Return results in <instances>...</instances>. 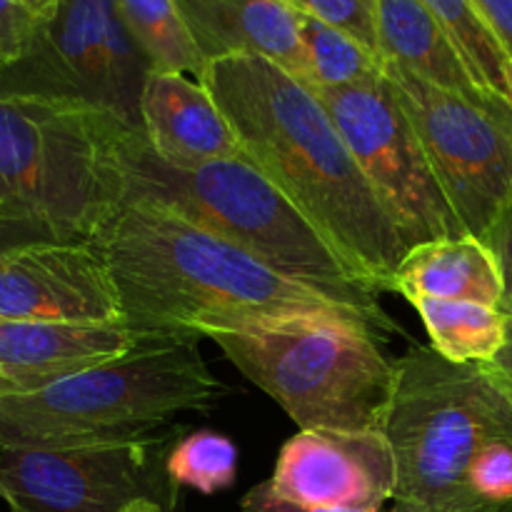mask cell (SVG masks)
<instances>
[{
	"instance_id": "6da1fadb",
	"label": "cell",
	"mask_w": 512,
	"mask_h": 512,
	"mask_svg": "<svg viewBox=\"0 0 512 512\" xmlns=\"http://www.w3.org/2000/svg\"><path fill=\"white\" fill-rule=\"evenodd\" d=\"M93 245L120 298L125 328L140 343L205 340L300 318H350L385 333L363 310L275 273L150 200L125 198Z\"/></svg>"
},
{
	"instance_id": "7a4b0ae2",
	"label": "cell",
	"mask_w": 512,
	"mask_h": 512,
	"mask_svg": "<svg viewBox=\"0 0 512 512\" xmlns=\"http://www.w3.org/2000/svg\"><path fill=\"white\" fill-rule=\"evenodd\" d=\"M200 83L233 125L245 160L338 248L368 288L390 290L410 245L318 95L263 55L208 60Z\"/></svg>"
},
{
	"instance_id": "3957f363",
	"label": "cell",
	"mask_w": 512,
	"mask_h": 512,
	"mask_svg": "<svg viewBox=\"0 0 512 512\" xmlns=\"http://www.w3.org/2000/svg\"><path fill=\"white\" fill-rule=\"evenodd\" d=\"M225 393L198 340H143L130 353L0 395V448H80L173 438L175 418Z\"/></svg>"
},
{
	"instance_id": "277c9868",
	"label": "cell",
	"mask_w": 512,
	"mask_h": 512,
	"mask_svg": "<svg viewBox=\"0 0 512 512\" xmlns=\"http://www.w3.org/2000/svg\"><path fill=\"white\" fill-rule=\"evenodd\" d=\"M173 210L198 228L238 245L275 273L335 295L398 333L353 265L255 168L250 160H215L198 168L165 165L143 133L128 148V195Z\"/></svg>"
},
{
	"instance_id": "5b68a950",
	"label": "cell",
	"mask_w": 512,
	"mask_h": 512,
	"mask_svg": "<svg viewBox=\"0 0 512 512\" xmlns=\"http://www.w3.org/2000/svg\"><path fill=\"white\" fill-rule=\"evenodd\" d=\"M143 130L105 110L0 98V200L93 243L128 195V148Z\"/></svg>"
},
{
	"instance_id": "8992f818",
	"label": "cell",
	"mask_w": 512,
	"mask_h": 512,
	"mask_svg": "<svg viewBox=\"0 0 512 512\" xmlns=\"http://www.w3.org/2000/svg\"><path fill=\"white\" fill-rule=\"evenodd\" d=\"M378 333L350 318H300L270 328L210 333V343L275 400L300 430L383 433L398 360Z\"/></svg>"
},
{
	"instance_id": "52a82bcc",
	"label": "cell",
	"mask_w": 512,
	"mask_h": 512,
	"mask_svg": "<svg viewBox=\"0 0 512 512\" xmlns=\"http://www.w3.org/2000/svg\"><path fill=\"white\" fill-rule=\"evenodd\" d=\"M512 428V385L493 365H458L430 345L398 360L385 438L395 455L393 503L468 512L465 473L493 435Z\"/></svg>"
},
{
	"instance_id": "ba28073f",
	"label": "cell",
	"mask_w": 512,
	"mask_h": 512,
	"mask_svg": "<svg viewBox=\"0 0 512 512\" xmlns=\"http://www.w3.org/2000/svg\"><path fill=\"white\" fill-rule=\"evenodd\" d=\"M148 58L118 0H58L30 48L0 68V98H33L105 110L135 130Z\"/></svg>"
},
{
	"instance_id": "9c48e42d",
	"label": "cell",
	"mask_w": 512,
	"mask_h": 512,
	"mask_svg": "<svg viewBox=\"0 0 512 512\" xmlns=\"http://www.w3.org/2000/svg\"><path fill=\"white\" fill-rule=\"evenodd\" d=\"M385 73L465 233L485 243L512 203V103L465 98L390 63Z\"/></svg>"
},
{
	"instance_id": "30bf717a",
	"label": "cell",
	"mask_w": 512,
	"mask_h": 512,
	"mask_svg": "<svg viewBox=\"0 0 512 512\" xmlns=\"http://www.w3.org/2000/svg\"><path fill=\"white\" fill-rule=\"evenodd\" d=\"M313 93L325 105L410 248L430 240L468 235L388 73L368 83L318 88Z\"/></svg>"
},
{
	"instance_id": "8fae6325",
	"label": "cell",
	"mask_w": 512,
	"mask_h": 512,
	"mask_svg": "<svg viewBox=\"0 0 512 512\" xmlns=\"http://www.w3.org/2000/svg\"><path fill=\"white\" fill-rule=\"evenodd\" d=\"M173 438L80 448H0V500L10 512H123L135 500L173 510L165 458Z\"/></svg>"
},
{
	"instance_id": "7c38bea8",
	"label": "cell",
	"mask_w": 512,
	"mask_h": 512,
	"mask_svg": "<svg viewBox=\"0 0 512 512\" xmlns=\"http://www.w3.org/2000/svg\"><path fill=\"white\" fill-rule=\"evenodd\" d=\"M268 483L308 508L378 512L395 500L398 468L378 430H298L280 448Z\"/></svg>"
},
{
	"instance_id": "4fadbf2b",
	"label": "cell",
	"mask_w": 512,
	"mask_h": 512,
	"mask_svg": "<svg viewBox=\"0 0 512 512\" xmlns=\"http://www.w3.org/2000/svg\"><path fill=\"white\" fill-rule=\"evenodd\" d=\"M0 318L123 323L120 298L93 243H45L0 260Z\"/></svg>"
},
{
	"instance_id": "5bb4252c",
	"label": "cell",
	"mask_w": 512,
	"mask_h": 512,
	"mask_svg": "<svg viewBox=\"0 0 512 512\" xmlns=\"http://www.w3.org/2000/svg\"><path fill=\"white\" fill-rule=\"evenodd\" d=\"M125 323H35L0 318V395L28 393L138 348Z\"/></svg>"
},
{
	"instance_id": "9a60e30c",
	"label": "cell",
	"mask_w": 512,
	"mask_h": 512,
	"mask_svg": "<svg viewBox=\"0 0 512 512\" xmlns=\"http://www.w3.org/2000/svg\"><path fill=\"white\" fill-rule=\"evenodd\" d=\"M140 128L150 150L173 168L245 158L233 125L200 80L150 73L140 98Z\"/></svg>"
},
{
	"instance_id": "2e32d148",
	"label": "cell",
	"mask_w": 512,
	"mask_h": 512,
	"mask_svg": "<svg viewBox=\"0 0 512 512\" xmlns=\"http://www.w3.org/2000/svg\"><path fill=\"white\" fill-rule=\"evenodd\" d=\"M205 60L263 55L305 85L300 10L290 0H175Z\"/></svg>"
},
{
	"instance_id": "e0dca14e",
	"label": "cell",
	"mask_w": 512,
	"mask_h": 512,
	"mask_svg": "<svg viewBox=\"0 0 512 512\" xmlns=\"http://www.w3.org/2000/svg\"><path fill=\"white\" fill-rule=\"evenodd\" d=\"M373 10L385 63L465 98L495 95L475 80L453 38L420 0H373Z\"/></svg>"
},
{
	"instance_id": "ac0fdd59",
	"label": "cell",
	"mask_w": 512,
	"mask_h": 512,
	"mask_svg": "<svg viewBox=\"0 0 512 512\" xmlns=\"http://www.w3.org/2000/svg\"><path fill=\"white\" fill-rule=\"evenodd\" d=\"M405 300H465L500 308L503 275L493 250L473 235L430 240L410 248L390 283Z\"/></svg>"
},
{
	"instance_id": "d6986e66",
	"label": "cell",
	"mask_w": 512,
	"mask_h": 512,
	"mask_svg": "<svg viewBox=\"0 0 512 512\" xmlns=\"http://www.w3.org/2000/svg\"><path fill=\"white\" fill-rule=\"evenodd\" d=\"M428 330L430 348L458 365H488L508 338V315L465 300H410Z\"/></svg>"
},
{
	"instance_id": "ffe728a7",
	"label": "cell",
	"mask_w": 512,
	"mask_h": 512,
	"mask_svg": "<svg viewBox=\"0 0 512 512\" xmlns=\"http://www.w3.org/2000/svg\"><path fill=\"white\" fill-rule=\"evenodd\" d=\"M118 8L153 73H183L200 80L208 60L175 0H118Z\"/></svg>"
},
{
	"instance_id": "44dd1931",
	"label": "cell",
	"mask_w": 512,
	"mask_h": 512,
	"mask_svg": "<svg viewBox=\"0 0 512 512\" xmlns=\"http://www.w3.org/2000/svg\"><path fill=\"white\" fill-rule=\"evenodd\" d=\"M300 33L305 48V85L318 88H348L385 75V60L365 48L343 30L330 28L313 15L300 13Z\"/></svg>"
},
{
	"instance_id": "7402d4cb",
	"label": "cell",
	"mask_w": 512,
	"mask_h": 512,
	"mask_svg": "<svg viewBox=\"0 0 512 512\" xmlns=\"http://www.w3.org/2000/svg\"><path fill=\"white\" fill-rule=\"evenodd\" d=\"M420 3L438 18L445 33L453 38L455 48L460 50L475 80L490 93L510 100L512 60L493 30L488 28L483 15L478 13L473 0H420Z\"/></svg>"
},
{
	"instance_id": "603a6c76",
	"label": "cell",
	"mask_w": 512,
	"mask_h": 512,
	"mask_svg": "<svg viewBox=\"0 0 512 512\" xmlns=\"http://www.w3.org/2000/svg\"><path fill=\"white\" fill-rule=\"evenodd\" d=\"M165 473L175 488L215 495L228 490L238 478V448L215 430H195L175 440L165 458Z\"/></svg>"
},
{
	"instance_id": "cb8c5ba5",
	"label": "cell",
	"mask_w": 512,
	"mask_h": 512,
	"mask_svg": "<svg viewBox=\"0 0 512 512\" xmlns=\"http://www.w3.org/2000/svg\"><path fill=\"white\" fill-rule=\"evenodd\" d=\"M290 3L300 13L313 15V18L328 23L330 28L343 30L345 35H350L368 50H373L375 55H380L373 0H290Z\"/></svg>"
},
{
	"instance_id": "d4e9b609",
	"label": "cell",
	"mask_w": 512,
	"mask_h": 512,
	"mask_svg": "<svg viewBox=\"0 0 512 512\" xmlns=\"http://www.w3.org/2000/svg\"><path fill=\"white\" fill-rule=\"evenodd\" d=\"M63 233L35 210L0 200V260L23 248L45 243H65Z\"/></svg>"
},
{
	"instance_id": "484cf974",
	"label": "cell",
	"mask_w": 512,
	"mask_h": 512,
	"mask_svg": "<svg viewBox=\"0 0 512 512\" xmlns=\"http://www.w3.org/2000/svg\"><path fill=\"white\" fill-rule=\"evenodd\" d=\"M40 18L30 0H0V68L15 63L33 43Z\"/></svg>"
},
{
	"instance_id": "4316f807",
	"label": "cell",
	"mask_w": 512,
	"mask_h": 512,
	"mask_svg": "<svg viewBox=\"0 0 512 512\" xmlns=\"http://www.w3.org/2000/svg\"><path fill=\"white\" fill-rule=\"evenodd\" d=\"M485 245L493 250L500 275H503V303H500V310L512 318V203L500 215L498 223L493 225L490 235L485 238Z\"/></svg>"
},
{
	"instance_id": "83f0119b",
	"label": "cell",
	"mask_w": 512,
	"mask_h": 512,
	"mask_svg": "<svg viewBox=\"0 0 512 512\" xmlns=\"http://www.w3.org/2000/svg\"><path fill=\"white\" fill-rule=\"evenodd\" d=\"M240 512H363V510H328V508H308V505L285 500L270 488V483L255 485L240 500ZM383 512V510H378Z\"/></svg>"
},
{
	"instance_id": "f1b7e54d",
	"label": "cell",
	"mask_w": 512,
	"mask_h": 512,
	"mask_svg": "<svg viewBox=\"0 0 512 512\" xmlns=\"http://www.w3.org/2000/svg\"><path fill=\"white\" fill-rule=\"evenodd\" d=\"M473 3L512 60V0H473Z\"/></svg>"
},
{
	"instance_id": "f546056e",
	"label": "cell",
	"mask_w": 512,
	"mask_h": 512,
	"mask_svg": "<svg viewBox=\"0 0 512 512\" xmlns=\"http://www.w3.org/2000/svg\"><path fill=\"white\" fill-rule=\"evenodd\" d=\"M488 365H493V368L512 385V318H508V338H505L503 350H500V353L495 355L493 363Z\"/></svg>"
},
{
	"instance_id": "4dcf8cb0",
	"label": "cell",
	"mask_w": 512,
	"mask_h": 512,
	"mask_svg": "<svg viewBox=\"0 0 512 512\" xmlns=\"http://www.w3.org/2000/svg\"><path fill=\"white\" fill-rule=\"evenodd\" d=\"M123 512H173V510L155 503V500H135V503H130Z\"/></svg>"
},
{
	"instance_id": "1f68e13d",
	"label": "cell",
	"mask_w": 512,
	"mask_h": 512,
	"mask_svg": "<svg viewBox=\"0 0 512 512\" xmlns=\"http://www.w3.org/2000/svg\"><path fill=\"white\" fill-rule=\"evenodd\" d=\"M30 5H33L40 18H48L55 5H58V0H30Z\"/></svg>"
},
{
	"instance_id": "d6a6232c",
	"label": "cell",
	"mask_w": 512,
	"mask_h": 512,
	"mask_svg": "<svg viewBox=\"0 0 512 512\" xmlns=\"http://www.w3.org/2000/svg\"><path fill=\"white\" fill-rule=\"evenodd\" d=\"M390 512H428V510L418 508V505H410V503H395Z\"/></svg>"
},
{
	"instance_id": "836d02e7",
	"label": "cell",
	"mask_w": 512,
	"mask_h": 512,
	"mask_svg": "<svg viewBox=\"0 0 512 512\" xmlns=\"http://www.w3.org/2000/svg\"><path fill=\"white\" fill-rule=\"evenodd\" d=\"M510 100H512V70H510Z\"/></svg>"
}]
</instances>
